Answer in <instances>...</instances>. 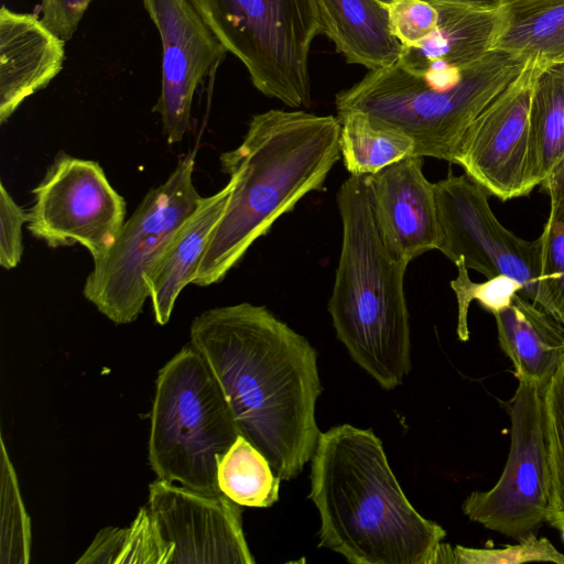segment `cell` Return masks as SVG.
Returning a JSON list of instances; mask_svg holds the SVG:
<instances>
[{
  "mask_svg": "<svg viewBox=\"0 0 564 564\" xmlns=\"http://www.w3.org/2000/svg\"><path fill=\"white\" fill-rule=\"evenodd\" d=\"M527 59L491 51L464 69L454 88L438 90L398 63L368 73L335 98L337 113L361 111L411 138L414 155L454 163L479 113L512 82Z\"/></svg>",
  "mask_w": 564,
  "mask_h": 564,
  "instance_id": "obj_5",
  "label": "cell"
},
{
  "mask_svg": "<svg viewBox=\"0 0 564 564\" xmlns=\"http://www.w3.org/2000/svg\"><path fill=\"white\" fill-rule=\"evenodd\" d=\"M343 237L328 311L352 360L384 390L411 370L408 264L393 258L378 234L365 176L350 175L337 193Z\"/></svg>",
  "mask_w": 564,
  "mask_h": 564,
  "instance_id": "obj_4",
  "label": "cell"
},
{
  "mask_svg": "<svg viewBox=\"0 0 564 564\" xmlns=\"http://www.w3.org/2000/svg\"><path fill=\"white\" fill-rule=\"evenodd\" d=\"M170 557V545L142 507L128 528L101 529L76 563L169 564Z\"/></svg>",
  "mask_w": 564,
  "mask_h": 564,
  "instance_id": "obj_25",
  "label": "cell"
},
{
  "mask_svg": "<svg viewBox=\"0 0 564 564\" xmlns=\"http://www.w3.org/2000/svg\"><path fill=\"white\" fill-rule=\"evenodd\" d=\"M195 153L184 155L170 176L145 194L109 252L94 262L84 296L115 324L138 318L156 260L202 198L194 185Z\"/></svg>",
  "mask_w": 564,
  "mask_h": 564,
  "instance_id": "obj_8",
  "label": "cell"
},
{
  "mask_svg": "<svg viewBox=\"0 0 564 564\" xmlns=\"http://www.w3.org/2000/svg\"><path fill=\"white\" fill-rule=\"evenodd\" d=\"M458 270L456 279L451 281V288L457 299V327L456 333L460 341L469 339L468 310L476 300L492 315L507 308L516 294L522 291V285L514 279L500 274L487 279L481 283L473 282L468 268L460 258L454 263Z\"/></svg>",
  "mask_w": 564,
  "mask_h": 564,
  "instance_id": "obj_29",
  "label": "cell"
},
{
  "mask_svg": "<svg viewBox=\"0 0 564 564\" xmlns=\"http://www.w3.org/2000/svg\"><path fill=\"white\" fill-rule=\"evenodd\" d=\"M560 531L562 532V536H563V541H564V524H563V527L561 528Z\"/></svg>",
  "mask_w": 564,
  "mask_h": 564,
  "instance_id": "obj_35",
  "label": "cell"
},
{
  "mask_svg": "<svg viewBox=\"0 0 564 564\" xmlns=\"http://www.w3.org/2000/svg\"><path fill=\"white\" fill-rule=\"evenodd\" d=\"M491 51L564 64V0H506Z\"/></svg>",
  "mask_w": 564,
  "mask_h": 564,
  "instance_id": "obj_21",
  "label": "cell"
},
{
  "mask_svg": "<svg viewBox=\"0 0 564 564\" xmlns=\"http://www.w3.org/2000/svg\"><path fill=\"white\" fill-rule=\"evenodd\" d=\"M235 180L212 196L202 197L194 212L172 234L148 279L155 322L165 325L182 290L193 283L210 236L221 218Z\"/></svg>",
  "mask_w": 564,
  "mask_h": 564,
  "instance_id": "obj_18",
  "label": "cell"
},
{
  "mask_svg": "<svg viewBox=\"0 0 564 564\" xmlns=\"http://www.w3.org/2000/svg\"><path fill=\"white\" fill-rule=\"evenodd\" d=\"M260 93L290 108L311 104L308 56L323 33L316 0H189Z\"/></svg>",
  "mask_w": 564,
  "mask_h": 564,
  "instance_id": "obj_7",
  "label": "cell"
},
{
  "mask_svg": "<svg viewBox=\"0 0 564 564\" xmlns=\"http://www.w3.org/2000/svg\"><path fill=\"white\" fill-rule=\"evenodd\" d=\"M550 195V214L539 242V275L534 304L564 325V163L542 184Z\"/></svg>",
  "mask_w": 564,
  "mask_h": 564,
  "instance_id": "obj_23",
  "label": "cell"
},
{
  "mask_svg": "<svg viewBox=\"0 0 564 564\" xmlns=\"http://www.w3.org/2000/svg\"><path fill=\"white\" fill-rule=\"evenodd\" d=\"M422 166L423 156L410 155L365 176L382 243L405 264L440 243L434 183Z\"/></svg>",
  "mask_w": 564,
  "mask_h": 564,
  "instance_id": "obj_15",
  "label": "cell"
},
{
  "mask_svg": "<svg viewBox=\"0 0 564 564\" xmlns=\"http://www.w3.org/2000/svg\"><path fill=\"white\" fill-rule=\"evenodd\" d=\"M162 43L161 93L153 107L170 144L191 128L195 93L228 53L189 0H142Z\"/></svg>",
  "mask_w": 564,
  "mask_h": 564,
  "instance_id": "obj_14",
  "label": "cell"
},
{
  "mask_svg": "<svg viewBox=\"0 0 564 564\" xmlns=\"http://www.w3.org/2000/svg\"><path fill=\"white\" fill-rule=\"evenodd\" d=\"M0 563L30 562L31 523L20 494L18 477L1 438Z\"/></svg>",
  "mask_w": 564,
  "mask_h": 564,
  "instance_id": "obj_28",
  "label": "cell"
},
{
  "mask_svg": "<svg viewBox=\"0 0 564 564\" xmlns=\"http://www.w3.org/2000/svg\"><path fill=\"white\" fill-rule=\"evenodd\" d=\"M189 337L240 435L282 480L296 477L322 434L315 408L323 389L313 346L267 307L247 302L200 313Z\"/></svg>",
  "mask_w": 564,
  "mask_h": 564,
  "instance_id": "obj_1",
  "label": "cell"
},
{
  "mask_svg": "<svg viewBox=\"0 0 564 564\" xmlns=\"http://www.w3.org/2000/svg\"><path fill=\"white\" fill-rule=\"evenodd\" d=\"M65 41L32 13L0 9V122L63 69Z\"/></svg>",
  "mask_w": 564,
  "mask_h": 564,
  "instance_id": "obj_16",
  "label": "cell"
},
{
  "mask_svg": "<svg viewBox=\"0 0 564 564\" xmlns=\"http://www.w3.org/2000/svg\"><path fill=\"white\" fill-rule=\"evenodd\" d=\"M440 18L434 32L413 47H402L403 69L423 79L444 70H464L489 52L499 23V4L434 2Z\"/></svg>",
  "mask_w": 564,
  "mask_h": 564,
  "instance_id": "obj_17",
  "label": "cell"
},
{
  "mask_svg": "<svg viewBox=\"0 0 564 564\" xmlns=\"http://www.w3.org/2000/svg\"><path fill=\"white\" fill-rule=\"evenodd\" d=\"M531 113L542 185L564 163V64L541 73Z\"/></svg>",
  "mask_w": 564,
  "mask_h": 564,
  "instance_id": "obj_26",
  "label": "cell"
},
{
  "mask_svg": "<svg viewBox=\"0 0 564 564\" xmlns=\"http://www.w3.org/2000/svg\"><path fill=\"white\" fill-rule=\"evenodd\" d=\"M381 1L316 0L323 33L348 63L368 70L395 64L401 53Z\"/></svg>",
  "mask_w": 564,
  "mask_h": 564,
  "instance_id": "obj_20",
  "label": "cell"
},
{
  "mask_svg": "<svg viewBox=\"0 0 564 564\" xmlns=\"http://www.w3.org/2000/svg\"><path fill=\"white\" fill-rule=\"evenodd\" d=\"M28 213L15 203L3 183L0 185V264L6 270L15 268L22 258V227Z\"/></svg>",
  "mask_w": 564,
  "mask_h": 564,
  "instance_id": "obj_32",
  "label": "cell"
},
{
  "mask_svg": "<svg viewBox=\"0 0 564 564\" xmlns=\"http://www.w3.org/2000/svg\"><path fill=\"white\" fill-rule=\"evenodd\" d=\"M339 147L346 170L352 176L375 174L388 165L414 155L411 138L361 111L337 113Z\"/></svg>",
  "mask_w": 564,
  "mask_h": 564,
  "instance_id": "obj_22",
  "label": "cell"
},
{
  "mask_svg": "<svg viewBox=\"0 0 564 564\" xmlns=\"http://www.w3.org/2000/svg\"><path fill=\"white\" fill-rule=\"evenodd\" d=\"M494 316L518 381L545 387L564 358V325L520 293Z\"/></svg>",
  "mask_w": 564,
  "mask_h": 564,
  "instance_id": "obj_19",
  "label": "cell"
},
{
  "mask_svg": "<svg viewBox=\"0 0 564 564\" xmlns=\"http://www.w3.org/2000/svg\"><path fill=\"white\" fill-rule=\"evenodd\" d=\"M33 194L30 232L51 248L79 243L94 262L109 252L126 221V202L96 161L59 152Z\"/></svg>",
  "mask_w": 564,
  "mask_h": 564,
  "instance_id": "obj_11",
  "label": "cell"
},
{
  "mask_svg": "<svg viewBox=\"0 0 564 564\" xmlns=\"http://www.w3.org/2000/svg\"><path fill=\"white\" fill-rule=\"evenodd\" d=\"M337 117L271 109L254 115L242 142L219 156L235 180L193 284L221 281L274 221L318 191L340 158Z\"/></svg>",
  "mask_w": 564,
  "mask_h": 564,
  "instance_id": "obj_3",
  "label": "cell"
},
{
  "mask_svg": "<svg viewBox=\"0 0 564 564\" xmlns=\"http://www.w3.org/2000/svg\"><path fill=\"white\" fill-rule=\"evenodd\" d=\"M42 21L65 42L78 30L93 0H39Z\"/></svg>",
  "mask_w": 564,
  "mask_h": 564,
  "instance_id": "obj_33",
  "label": "cell"
},
{
  "mask_svg": "<svg viewBox=\"0 0 564 564\" xmlns=\"http://www.w3.org/2000/svg\"><path fill=\"white\" fill-rule=\"evenodd\" d=\"M440 243L437 250L453 263L487 279L507 275L522 285L520 294L534 303L539 275V242L508 230L492 213L489 193L466 173L434 183Z\"/></svg>",
  "mask_w": 564,
  "mask_h": 564,
  "instance_id": "obj_12",
  "label": "cell"
},
{
  "mask_svg": "<svg viewBox=\"0 0 564 564\" xmlns=\"http://www.w3.org/2000/svg\"><path fill=\"white\" fill-rule=\"evenodd\" d=\"M497 1L502 2V1H506V0H497Z\"/></svg>",
  "mask_w": 564,
  "mask_h": 564,
  "instance_id": "obj_36",
  "label": "cell"
},
{
  "mask_svg": "<svg viewBox=\"0 0 564 564\" xmlns=\"http://www.w3.org/2000/svg\"><path fill=\"white\" fill-rule=\"evenodd\" d=\"M544 388L519 381L509 403L511 442L505 468L489 490L473 491L462 506L470 521L516 539L546 521L550 506Z\"/></svg>",
  "mask_w": 564,
  "mask_h": 564,
  "instance_id": "obj_9",
  "label": "cell"
},
{
  "mask_svg": "<svg viewBox=\"0 0 564 564\" xmlns=\"http://www.w3.org/2000/svg\"><path fill=\"white\" fill-rule=\"evenodd\" d=\"M547 67L529 57L473 121L455 154L454 164L499 199L525 196L541 184L531 112L536 80Z\"/></svg>",
  "mask_w": 564,
  "mask_h": 564,
  "instance_id": "obj_10",
  "label": "cell"
},
{
  "mask_svg": "<svg viewBox=\"0 0 564 564\" xmlns=\"http://www.w3.org/2000/svg\"><path fill=\"white\" fill-rule=\"evenodd\" d=\"M240 435L208 365L192 346L160 370L151 410L148 458L158 478L221 495L217 459Z\"/></svg>",
  "mask_w": 564,
  "mask_h": 564,
  "instance_id": "obj_6",
  "label": "cell"
},
{
  "mask_svg": "<svg viewBox=\"0 0 564 564\" xmlns=\"http://www.w3.org/2000/svg\"><path fill=\"white\" fill-rule=\"evenodd\" d=\"M310 478L321 546L351 564L454 563L446 531L412 507L371 430L341 424L322 433Z\"/></svg>",
  "mask_w": 564,
  "mask_h": 564,
  "instance_id": "obj_2",
  "label": "cell"
},
{
  "mask_svg": "<svg viewBox=\"0 0 564 564\" xmlns=\"http://www.w3.org/2000/svg\"><path fill=\"white\" fill-rule=\"evenodd\" d=\"M519 539V543L502 549H476L456 545V564H521L528 562H552L564 564L561 553L547 539L538 538L530 531Z\"/></svg>",
  "mask_w": 564,
  "mask_h": 564,
  "instance_id": "obj_30",
  "label": "cell"
},
{
  "mask_svg": "<svg viewBox=\"0 0 564 564\" xmlns=\"http://www.w3.org/2000/svg\"><path fill=\"white\" fill-rule=\"evenodd\" d=\"M543 410L551 474L546 522L561 530L564 524V358L544 388Z\"/></svg>",
  "mask_w": 564,
  "mask_h": 564,
  "instance_id": "obj_27",
  "label": "cell"
},
{
  "mask_svg": "<svg viewBox=\"0 0 564 564\" xmlns=\"http://www.w3.org/2000/svg\"><path fill=\"white\" fill-rule=\"evenodd\" d=\"M382 1H391V0H382ZM431 2H457V3H466L473 6H497L500 2L497 0H426Z\"/></svg>",
  "mask_w": 564,
  "mask_h": 564,
  "instance_id": "obj_34",
  "label": "cell"
},
{
  "mask_svg": "<svg viewBox=\"0 0 564 564\" xmlns=\"http://www.w3.org/2000/svg\"><path fill=\"white\" fill-rule=\"evenodd\" d=\"M148 509L171 547L169 564H253L242 531L240 505L158 478L149 485Z\"/></svg>",
  "mask_w": 564,
  "mask_h": 564,
  "instance_id": "obj_13",
  "label": "cell"
},
{
  "mask_svg": "<svg viewBox=\"0 0 564 564\" xmlns=\"http://www.w3.org/2000/svg\"><path fill=\"white\" fill-rule=\"evenodd\" d=\"M389 18V25L402 47H413L427 39L436 29L440 11L426 0L381 1Z\"/></svg>",
  "mask_w": 564,
  "mask_h": 564,
  "instance_id": "obj_31",
  "label": "cell"
},
{
  "mask_svg": "<svg viewBox=\"0 0 564 564\" xmlns=\"http://www.w3.org/2000/svg\"><path fill=\"white\" fill-rule=\"evenodd\" d=\"M281 480L267 457L241 435L217 459L218 488L240 506L271 507L279 500Z\"/></svg>",
  "mask_w": 564,
  "mask_h": 564,
  "instance_id": "obj_24",
  "label": "cell"
}]
</instances>
